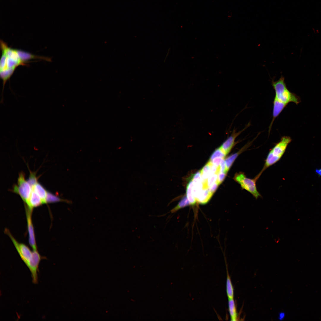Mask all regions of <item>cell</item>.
Listing matches in <instances>:
<instances>
[{
	"mask_svg": "<svg viewBox=\"0 0 321 321\" xmlns=\"http://www.w3.org/2000/svg\"><path fill=\"white\" fill-rule=\"evenodd\" d=\"M226 291L228 298H234V289L228 268L226 267Z\"/></svg>",
	"mask_w": 321,
	"mask_h": 321,
	"instance_id": "cell-17",
	"label": "cell"
},
{
	"mask_svg": "<svg viewBox=\"0 0 321 321\" xmlns=\"http://www.w3.org/2000/svg\"><path fill=\"white\" fill-rule=\"evenodd\" d=\"M287 105L286 104L280 101L274 97L273 101V118L269 127V132L275 119L280 114Z\"/></svg>",
	"mask_w": 321,
	"mask_h": 321,
	"instance_id": "cell-10",
	"label": "cell"
},
{
	"mask_svg": "<svg viewBox=\"0 0 321 321\" xmlns=\"http://www.w3.org/2000/svg\"><path fill=\"white\" fill-rule=\"evenodd\" d=\"M228 308L231 320H237L238 314L234 298H228Z\"/></svg>",
	"mask_w": 321,
	"mask_h": 321,
	"instance_id": "cell-15",
	"label": "cell"
},
{
	"mask_svg": "<svg viewBox=\"0 0 321 321\" xmlns=\"http://www.w3.org/2000/svg\"><path fill=\"white\" fill-rule=\"evenodd\" d=\"M244 128L243 130L238 132L235 130H233L231 135L223 143L220 147L221 149L224 152L226 155L228 154L235 144V140L236 138L245 129Z\"/></svg>",
	"mask_w": 321,
	"mask_h": 321,
	"instance_id": "cell-8",
	"label": "cell"
},
{
	"mask_svg": "<svg viewBox=\"0 0 321 321\" xmlns=\"http://www.w3.org/2000/svg\"><path fill=\"white\" fill-rule=\"evenodd\" d=\"M316 172L319 175L321 176V169H317Z\"/></svg>",
	"mask_w": 321,
	"mask_h": 321,
	"instance_id": "cell-28",
	"label": "cell"
},
{
	"mask_svg": "<svg viewBox=\"0 0 321 321\" xmlns=\"http://www.w3.org/2000/svg\"><path fill=\"white\" fill-rule=\"evenodd\" d=\"M189 205H191L190 204L186 196H185L183 197L177 205L171 210V212L172 213H174L180 209Z\"/></svg>",
	"mask_w": 321,
	"mask_h": 321,
	"instance_id": "cell-20",
	"label": "cell"
},
{
	"mask_svg": "<svg viewBox=\"0 0 321 321\" xmlns=\"http://www.w3.org/2000/svg\"><path fill=\"white\" fill-rule=\"evenodd\" d=\"M47 203H53L59 202H64L68 204H71V201L61 198L51 192L47 191L46 197Z\"/></svg>",
	"mask_w": 321,
	"mask_h": 321,
	"instance_id": "cell-18",
	"label": "cell"
},
{
	"mask_svg": "<svg viewBox=\"0 0 321 321\" xmlns=\"http://www.w3.org/2000/svg\"><path fill=\"white\" fill-rule=\"evenodd\" d=\"M249 145L250 144H248L246 145L238 152L231 155L226 158L225 161L227 171H228L237 157L240 154L246 149Z\"/></svg>",
	"mask_w": 321,
	"mask_h": 321,
	"instance_id": "cell-13",
	"label": "cell"
},
{
	"mask_svg": "<svg viewBox=\"0 0 321 321\" xmlns=\"http://www.w3.org/2000/svg\"><path fill=\"white\" fill-rule=\"evenodd\" d=\"M271 84L275 91V97L280 101L287 105L290 102L298 104L301 102L298 96L288 89L283 76L276 81L272 80Z\"/></svg>",
	"mask_w": 321,
	"mask_h": 321,
	"instance_id": "cell-1",
	"label": "cell"
},
{
	"mask_svg": "<svg viewBox=\"0 0 321 321\" xmlns=\"http://www.w3.org/2000/svg\"><path fill=\"white\" fill-rule=\"evenodd\" d=\"M43 259L37 250H33L32 258L26 265L31 274L33 283L36 284L38 282V267L41 260Z\"/></svg>",
	"mask_w": 321,
	"mask_h": 321,
	"instance_id": "cell-6",
	"label": "cell"
},
{
	"mask_svg": "<svg viewBox=\"0 0 321 321\" xmlns=\"http://www.w3.org/2000/svg\"><path fill=\"white\" fill-rule=\"evenodd\" d=\"M5 232L10 237L21 259L27 265L32 258V252L26 245L17 242L8 229H5Z\"/></svg>",
	"mask_w": 321,
	"mask_h": 321,
	"instance_id": "cell-5",
	"label": "cell"
},
{
	"mask_svg": "<svg viewBox=\"0 0 321 321\" xmlns=\"http://www.w3.org/2000/svg\"><path fill=\"white\" fill-rule=\"evenodd\" d=\"M32 190V188L25 179L24 173L21 172L18 178V184L13 186L12 191L18 194L24 202L25 204L27 205Z\"/></svg>",
	"mask_w": 321,
	"mask_h": 321,
	"instance_id": "cell-4",
	"label": "cell"
},
{
	"mask_svg": "<svg viewBox=\"0 0 321 321\" xmlns=\"http://www.w3.org/2000/svg\"><path fill=\"white\" fill-rule=\"evenodd\" d=\"M291 141V139L289 136H284L281 138L280 141L276 144L268 153L264 167L259 174V175H261L265 170L279 160Z\"/></svg>",
	"mask_w": 321,
	"mask_h": 321,
	"instance_id": "cell-2",
	"label": "cell"
},
{
	"mask_svg": "<svg viewBox=\"0 0 321 321\" xmlns=\"http://www.w3.org/2000/svg\"><path fill=\"white\" fill-rule=\"evenodd\" d=\"M219 172H228L226 168L225 161L224 158L221 160L219 166Z\"/></svg>",
	"mask_w": 321,
	"mask_h": 321,
	"instance_id": "cell-23",
	"label": "cell"
},
{
	"mask_svg": "<svg viewBox=\"0 0 321 321\" xmlns=\"http://www.w3.org/2000/svg\"><path fill=\"white\" fill-rule=\"evenodd\" d=\"M219 185V184L217 181L208 188V190L210 193L213 194Z\"/></svg>",
	"mask_w": 321,
	"mask_h": 321,
	"instance_id": "cell-25",
	"label": "cell"
},
{
	"mask_svg": "<svg viewBox=\"0 0 321 321\" xmlns=\"http://www.w3.org/2000/svg\"><path fill=\"white\" fill-rule=\"evenodd\" d=\"M32 189L41 198L43 204L47 203L46 199L47 191L42 185L38 182L32 188Z\"/></svg>",
	"mask_w": 321,
	"mask_h": 321,
	"instance_id": "cell-14",
	"label": "cell"
},
{
	"mask_svg": "<svg viewBox=\"0 0 321 321\" xmlns=\"http://www.w3.org/2000/svg\"><path fill=\"white\" fill-rule=\"evenodd\" d=\"M213 195L210 192L208 188H203L196 199L199 204H205L209 202Z\"/></svg>",
	"mask_w": 321,
	"mask_h": 321,
	"instance_id": "cell-11",
	"label": "cell"
},
{
	"mask_svg": "<svg viewBox=\"0 0 321 321\" xmlns=\"http://www.w3.org/2000/svg\"><path fill=\"white\" fill-rule=\"evenodd\" d=\"M27 222V226L29 233V243L33 250H37L34 227L32 222V215L33 209L25 205Z\"/></svg>",
	"mask_w": 321,
	"mask_h": 321,
	"instance_id": "cell-7",
	"label": "cell"
},
{
	"mask_svg": "<svg viewBox=\"0 0 321 321\" xmlns=\"http://www.w3.org/2000/svg\"><path fill=\"white\" fill-rule=\"evenodd\" d=\"M285 317V314L283 312L281 313L279 315L278 318L280 320H282Z\"/></svg>",
	"mask_w": 321,
	"mask_h": 321,
	"instance_id": "cell-27",
	"label": "cell"
},
{
	"mask_svg": "<svg viewBox=\"0 0 321 321\" xmlns=\"http://www.w3.org/2000/svg\"><path fill=\"white\" fill-rule=\"evenodd\" d=\"M227 173L225 172H219L218 174L217 181L220 185L224 181L225 178Z\"/></svg>",
	"mask_w": 321,
	"mask_h": 321,
	"instance_id": "cell-24",
	"label": "cell"
},
{
	"mask_svg": "<svg viewBox=\"0 0 321 321\" xmlns=\"http://www.w3.org/2000/svg\"><path fill=\"white\" fill-rule=\"evenodd\" d=\"M223 158H224L218 157L215 158L211 160H209V161L217 167H219L221 161Z\"/></svg>",
	"mask_w": 321,
	"mask_h": 321,
	"instance_id": "cell-26",
	"label": "cell"
},
{
	"mask_svg": "<svg viewBox=\"0 0 321 321\" xmlns=\"http://www.w3.org/2000/svg\"><path fill=\"white\" fill-rule=\"evenodd\" d=\"M38 179L34 172L30 171V174L27 182L32 188L37 182Z\"/></svg>",
	"mask_w": 321,
	"mask_h": 321,
	"instance_id": "cell-22",
	"label": "cell"
},
{
	"mask_svg": "<svg viewBox=\"0 0 321 321\" xmlns=\"http://www.w3.org/2000/svg\"><path fill=\"white\" fill-rule=\"evenodd\" d=\"M193 182L191 178L188 182L186 189V195L191 205H195L196 202L193 191Z\"/></svg>",
	"mask_w": 321,
	"mask_h": 321,
	"instance_id": "cell-16",
	"label": "cell"
},
{
	"mask_svg": "<svg viewBox=\"0 0 321 321\" xmlns=\"http://www.w3.org/2000/svg\"><path fill=\"white\" fill-rule=\"evenodd\" d=\"M259 177L257 175L255 178L250 179L247 177L244 173L240 172L235 174L234 179L240 185L242 189L250 193L257 199L261 197L257 190L256 185L257 181Z\"/></svg>",
	"mask_w": 321,
	"mask_h": 321,
	"instance_id": "cell-3",
	"label": "cell"
},
{
	"mask_svg": "<svg viewBox=\"0 0 321 321\" xmlns=\"http://www.w3.org/2000/svg\"><path fill=\"white\" fill-rule=\"evenodd\" d=\"M43 203L42 200L39 195L32 189L27 205H25L29 208L33 209L34 207L40 206Z\"/></svg>",
	"mask_w": 321,
	"mask_h": 321,
	"instance_id": "cell-12",
	"label": "cell"
},
{
	"mask_svg": "<svg viewBox=\"0 0 321 321\" xmlns=\"http://www.w3.org/2000/svg\"><path fill=\"white\" fill-rule=\"evenodd\" d=\"M16 51L19 59L25 65L26 63L32 59H39L48 61H51V59L49 58L36 55L20 50L16 49Z\"/></svg>",
	"mask_w": 321,
	"mask_h": 321,
	"instance_id": "cell-9",
	"label": "cell"
},
{
	"mask_svg": "<svg viewBox=\"0 0 321 321\" xmlns=\"http://www.w3.org/2000/svg\"><path fill=\"white\" fill-rule=\"evenodd\" d=\"M203 182L206 181L209 177L212 175L210 165L208 162L200 170Z\"/></svg>",
	"mask_w": 321,
	"mask_h": 321,
	"instance_id": "cell-19",
	"label": "cell"
},
{
	"mask_svg": "<svg viewBox=\"0 0 321 321\" xmlns=\"http://www.w3.org/2000/svg\"><path fill=\"white\" fill-rule=\"evenodd\" d=\"M226 155L219 147L216 149L212 153L210 158L209 160L218 157L224 158Z\"/></svg>",
	"mask_w": 321,
	"mask_h": 321,
	"instance_id": "cell-21",
	"label": "cell"
}]
</instances>
